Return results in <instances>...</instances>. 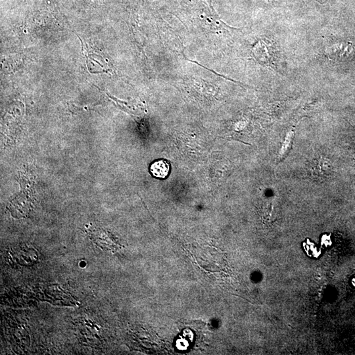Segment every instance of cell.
Listing matches in <instances>:
<instances>
[{
  "label": "cell",
  "mask_w": 355,
  "mask_h": 355,
  "mask_svg": "<svg viewBox=\"0 0 355 355\" xmlns=\"http://www.w3.org/2000/svg\"><path fill=\"white\" fill-rule=\"evenodd\" d=\"M150 170L154 177L164 179L169 174L170 164L165 160H158L151 164Z\"/></svg>",
  "instance_id": "1"
},
{
  "label": "cell",
  "mask_w": 355,
  "mask_h": 355,
  "mask_svg": "<svg viewBox=\"0 0 355 355\" xmlns=\"http://www.w3.org/2000/svg\"><path fill=\"white\" fill-rule=\"evenodd\" d=\"M352 283H353V284H354V286H355V277H354V279H353Z\"/></svg>",
  "instance_id": "2"
}]
</instances>
